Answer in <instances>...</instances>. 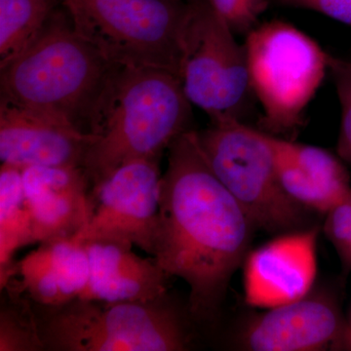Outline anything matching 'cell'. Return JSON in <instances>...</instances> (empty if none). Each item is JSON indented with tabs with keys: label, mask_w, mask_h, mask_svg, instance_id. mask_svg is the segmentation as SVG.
I'll use <instances>...</instances> for the list:
<instances>
[{
	"label": "cell",
	"mask_w": 351,
	"mask_h": 351,
	"mask_svg": "<svg viewBox=\"0 0 351 351\" xmlns=\"http://www.w3.org/2000/svg\"><path fill=\"white\" fill-rule=\"evenodd\" d=\"M34 307L45 350L184 351L191 337L169 293L149 302L75 299Z\"/></svg>",
	"instance_id": "obj_4"
},
{
	"label": "cell",
	"mask_w": 351,
	"mask_h": 351,
	"mask_svg": "<svg viewBox=\"0 0 351 351\" xmlns=\"http://www.w3.org/2000/svg\"><path fill=\"white\" fill-rule=\"evenodd\" d=\"M350 346H351V324L350 326Z\"/></svg>",
	"instance_id": "obj_25"
},
{
	"label": "cell",
	"mask_w": 351,
	"mask_h": 351,
	"mask_svg": "<svg viewBox=\"0 0 351 351\" xmlns=\"http://www.w3.org/2000/svg\"><path fill=\"white\" fill-rule=\"evenodd\" d=\"M119 66L75 31L66 9H55L40 34L0 64L1 101L66 120L89 133L95 105Z\"/></svg>",
	"instance_id": "obj_3"
},
{
	"label": "cell",
	"mask_w": 351,
	"mask_h": 351,
	"mask_svg": "<svg viewBox=\"0 0 351 351\" xmlns=\"http://www.w3.org/2000/svg\"><path fill=\"white\" fill-rule=\"evenodd\" d=\"M178 77L211 122L241 120L253 95L246 52L207 0H189Z\"/></svg>",
	"instance_id": "obj_8"
},
{
	"label": "cell",
	"mask_w": 351,
	"mask_h": 351,
	"mask_svg": "<svg viewBox=\"0 0 351 351\" xmlns=\"http://www.w3.org/2000/svg\"><path fill=\"white\" fill-rule=\"evenodd\" d=\"M329 73L341 104V128L337 151L338 156L351 165V56L336 57L330 54Z\"/></svg>",
	"instance_id": "obj_20"
},
{
	"label": "cell",
	"mask_w": 351,
	"mask_h": 351,
	"mask_svg": "<svg viewBox=\"0 0 351 351\" xmlns=\"http://www.w3.org/2000/svg\"><path fill=\"white\" fill-rule=\"evenodd\" d=\"M89 258L88 285L78 299L104 302H149L168 293V277L154 257L143 258L133 246L85 241Z\"/></svg>",
	"instance_id": "obj_14"
},
{
	"label": "cell",
	"mask_w": 351,
	"mask_h": 351,
	"mask_svg": "<svg viewBox=\"0 0 351 351\" xmlns=\"http://www.w3.org/2000/svg\"><path fill=\"white\" fill-rule=\"evenodd\" d=\"M278 2L284 6L322 14L351 27V0H278Z\"/></svg>",
	"instance_id": "obj_23"
},
{
	"label": "cell",
	"mask_w": 351,
	"mask_h": 351,
	"mask_svg": "<svg viewBox=\"0 0 351 351\" xmlns=\"http://www.w3.org/2000/svg\"><path fill=\"white\" fill-rule=\"evenodd\" d=\"M323 230L336 249L343 276L351 272V200L350 196L325 215Z\"/></svg>",
	"instance_id": "obj_21"
},
{
	"label": "cell",
	"mask_w": 351,
	"mask_h": 351,
	"mask_svg": "<svg viewBox=\"0 0 351 351\" xmlns=\"http://www.w3.org/2000/svg\"><path fill=\"white\" fill-rule=\"evenodd\" d=\"M350 200H351V191H350Z\"/></svg>",
	"instance_id": "obj_26"
},
{
	"label": "cell",
	"mask_w": 351,
	"mask_h": 351,
	"mask_svg": "<svg viewBox=\"0 0 351 351\" xmlns=\"http://www.w3.org/2000/svg\"><path fill=\"white\" fill-rule=\"evenodd\" d=\"M78 34L119 66L179 75L188 1L60 0Z\"/></svg>",
	"instance_id": "obj_6"
},
{
	"label": "cell",
	"mask_w": 351,
	"mask_h": 351,
	"mask_svg": "<svg viewBox=\"0 0 351 351\" xmlns=\"http://www.w3.org/2000/svg\"><path fill=\"white\" fill-rule=\"evenodd\" d=\"M159 161H130L94 186L91 217L78 239L128 244L154 256L162 179Z\"/></svg>",
	"instance_id": "obj_9"
},
{
	"label": "cell",
	"mask_w": 351,
	"mask_h": 351,
	"mask_svg": "<svg viewBox=\"0 0 351 351\" xmlns=\"http://www.w3.org/2000/svg\"><path fill=\"white\" fill-rule=\"evenodd\" d=\"M168 151L152 257L168 277L188 284L193 317L212 319L250 251L255 226L215 174L198 132H184Z\"/></svg>",
	"instance_id": "obj_1"
},
{
	"label": "cell",
	"mask_w": 351,
	"mask_h": 351,
	"mask_svg": "<svg viewBox=\"0 0 351 351\" xmlns=\"http://www.w3.org/2000/svg\"><path fill=\"white\" fill-rule=\"evenodd\" d=\"M59 0H0V64L40 34Z\"/></svg>",
	"instance_id": "obj_17"
},
{
	"label": "cell",
	"mask_w": 351,
	"mask_h": 351,
	"mask_svg": "<svg viewBox=\"0 0 351 351\" xmlns=\"http://www.w3.org/2000/svg\"><path fill=\"white\" fill-rule=\"evenodd\" d=\"M36 243L23 170L1 164L0 169V289L17 276V251Z\"/></svg>",
	"instance_id": "obj_16"
},
{
	"label": "cell",
	"mask_w": 351,
	"mask_h": 351,
	"mask_svg": "<svg viewBox=\"0 0 351 351\" xmlns=\"http://www.w3.org/2000/svg\"><path fill=\"white\" fill-rule=\"evenodd\" d=\"M17 262L23 292L38 306H58L82 297L90 276L84 242L77 235L39 243Z\"/></svg>",
	"instance_id": "obj_15"
},
{
	"label": "cell",
	"mask_w": 351,
	"mask_h": 351,
	"mask_svg": "<svg viewBox=\"0 0 351 351\" xmlns=\"http://www.w3.org/2000/svg\"><path fill=\"white\" fill-rule=\"evenodd\" d=\"M279 145L320 188L341 202L350 195V173L343 159L316 145L302 144L276 136Z\"/></svg>",
	"instance_id": "obj_19"
},
{
	"label": "cell",
	"mask_w": 351,
	"mask_h": 351,
	"mask_svg": "<svg viewBox=\"0 0 351 351\" xmlns=\"http://www.w3.org/2000/svg\"><path fill=\"white\" fill-rule=\"evenodd\" d=\"M215 12L237 34H247L258 25L267 0H207Z\"/></svg>",
	"instance_id": "obj_22"
},
{
	"label": "cell",
	"mask_w": 351,
	"mask_h": 351,
	"mask_svg": "<svg viewBox=\"0 0 351 351\" xmlns=\"http://www.w3.org/2000/svg\"><path fill=\"white\" fill-rule=\"evenodd\" d=\"M0 290L5 293L0 308V351L45 350L34 307L23 297L19 281L13 277Z\"/></svg>",
	"instance_id": "obj_18"
},
{
	"label": "cell",
	"mask_w": 351,
	"mask_h": 351,
	"mask_svg": "<svg viewBox=\"0 0 351 351\" xmlns=\"http://www.w3.org/2000/svg\"><path fill=\"white\" fill-rule=\"evenodd\" d=\"M59 1H60V0H59Z\"/></svg>",
	"instance_id": "obj_27"
},
{
	"label": "cell",
	"mask_w": 351,
	"mask_h": 351,
	"mask_svg": "<svg viewBox=\"0 0 351 351\" xmlns=\"http://www.w3.org/2000/svg\"><path fill=\"white\" fill-rule=\"evenodd\" d=\"M36 243L75 237L93 210L91 182L82 167L34 166L23 169Z\"/></svg>",
	"instance_id": "obj_13"
},
{
	"label": "cell",
	"mask_w": 351,
	"mask_h": 351,
	"mask_svg": "<svg viewBox=\"0 0 351 351\" xmlns=\"http://www.w3.org/2000/svg\"><path fill=\"white\" fill-rule=\"evenodd\" d=\"M198 137L215 174L255 228L280 234L313 226L311 212L283 191L265 132L230 119L211 122Z\"/></svg>",
	"instance_id": "obj_7"
},
{
	"label": "cell",
	"mask_w": 351,
	"mask_h": 351,
	"mask_svg": "<svg viewBox=\"0 0 351 351\" xmlns=\"http://www.w3.org/2000/svg\"><path fill=\"white\" fill-rule=\"evenodd\" d=\"M191 104L179 77L162 69L119 66L90 117L93 136L83 163L92 189L119 166L161 158L189 131Z\"/></svg>",
	"instance_id": "obj_2"
},
{
	"label": "cell",
	"mask_w": 351,
	"mask_h": 351,
	"mask_svg": "<svg viewBox=\"0 0 351 351\" xmlns=\"http://www.w3.org/2000/svg\"><path fill=\"white\" fill-rule=\"evenodd\" d=\"M171 1H188V0H171Z\"/></svg>",
	"instance_id": "obj_24"
},
{
	"label": "cell",
	"mask_w": 351,
	"mask_h": 351,
	"mask_svg": "<svg viewBox=\"0 0 351 351\" xmlns=\"http://www.w3.org/2000/svg\"><path fill=\"white\" fill-rule=\"evenodd\" d=\"M239 346L250 351H320L351 348L350 326L332 294L309 293L267 309L242 329Z\"/></svg>",
	"instance_id": "obj_10"
},
{
	"label": "cell",
	"mask_w": 351,
	"mask_h": 351,
	"mask_svg": "<svg viewBox=\"0 0 351 351\" xmlns=\"http://www.w3.org/2000/svg\"><path fill=\"white\" fill-rule=\"evenodd\" d=\"M320 226L280 233L249 251L243 263L245 302L270 309L313 292L318 272Z\"/></svg>",
	"instance_id": "obj_11"
},
{
	"label": "cell",
	"mask_w": 351,
	"mask_h": 351,
	"mask_svg": "<svg viewBox=\"0 0 351 351\" xmlns=\"http://www.w3.org/2000/svg\"><path fill=\"white\" fill-rule=\"evenodd\" d=\"M243 45L252 92L263 110L261 130L279 137L299 130L329 73V53L280 20L254 27Z\"/></svg>",
	"instance_id": "obj_5"
},
{
	"label": "cell",
	"mask_w": 351,
	"mask_h": 351,
	"mask_svg": "<svg viewBox=\"0 0 351 351\" xmlns=\"http://www.w3.org/2000/svg\"><path fill=\"white\" fill-rule=\"evenodd\" d=\"M93 136L71 122L12 104L0 103L1 164L83 167Z\"/></svg>",
	"instance_id": "obj_12"
}]
</instances>
